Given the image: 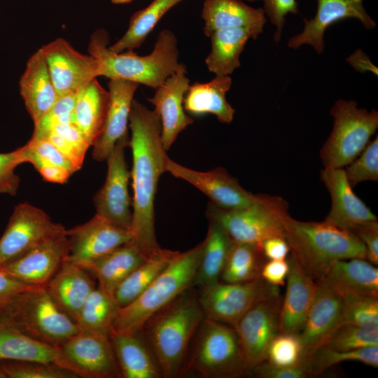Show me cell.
Here are the masks:
<instances>
[{"label": "cell", "instance_id": "680465c9", "mask_svg": "<svg viewBox=\"0 0 378 378\" xmlns=\"http://www.w3.org/2000/svg\"><path fill=\"white\" fill-rule=\"evenodd\" d=\"M50 141L61 153L71 160L80 169L85 156L80 154L70 143L59 134L51 131L46 138Z\"/></svg>", "mask_w": 378, "mask_h": 378}, {"label": "cell", "instance_id": "db71d44e", "mask_svg": "<svg viewBox=\"0 0 378 378\" xmlns=\"http://www.w3.org/2000/svg\"><path fill=\"white\" fill-rule=\"evenodd\" d=\"M34 286L0 270V311L15 296Z\"/></svg>", "mask_w": 378, "mask_h": 378}, {"label": "cell", "instance_id": "8992f818", "mask_svg": "<svg viewBox=\"0 0 378 378\" xmlns=\"http://www.w3.org/2000/svg\"><path fill=\"white\" fill-rule=\"evenodd\" d=\"M0 312L25 334L57 347L80 330L46 286L19 293Z\"/></svg>", "mask_w": 378, "mask_h": 378}, {"label": "cell", "instance_id": "9c48e42d", "mask_svg": "<svg viewBox=\"0 0 378 378\" xmlns=\"http://www.w3.org/2000/svg\"><path fill=\"white\" fill-rule=\"evenodd\" d=\"M288 213V204L283 198L258 195L253 204L240 209H225L211 203L206 214L209 220L220 224L233 241L253 244L260 249L266 239L284 237L283 219Z\"/></svg>", "mask_w": 378, "mask_h": 378}, {"label": "cell", "instance_id": "f1b7e54d", "mask_svg": "<svg viewBox=\"0 0 378 378\" xmlns=\"http://www.w3.org/2000/svg\"><path fill=\"white\" fill-rule=\"evenodd\" d=\"M85 269L66 260L45 286L62 309L76 322L94 283Z\"/></svg>", "mask_w": 378, "mask_h": 378}, {"label": "cell", "instance_id": "7bdbcfd3", "mask_svg": "<svg viewBox=\"0 0 378 378\" xmlns=\"http://www.w3.org/2000/svg\"><path fill=\"white\" fill-rule=\"evenodd\" d=\"M5 378H77L75 372L62 367L35 362L0 361Z\"/></svg>", "mask_w": 378, "mask_h": 378}, {"label": "cell", "instance_id": "d6a6232c", "mask_svg": "<svg viewBox=\"0 0 378 378\" xmlns=\"http://www.w3.org/2000/svg\"><path fill=\"white\" fill-rule=\"evenodd\" d=\"M258 34L243 27H231L214 31L210 36L211 51L205 59L208 70L216 76H230L240 66V55L249 38Z\"/></svg>", "mask_w": 378, "mask_h": 378}, {"label": "cell", "instance_id": "7dc6e473", "mask_svg": "<svg viewBox=\"0 0 378 378\" xmlns=\"http://www.w3.org/2000/svg\"><path fill=\"white\" fill-rule=\"evenodd\" d=\"M22 148L24 152L45 162L64 168L71 174L79 169L47 139H30Z\"/></svg>", "mask_w": 378, "mask_h": 378}, {"label": "cell", "instance_id": "d590c367", "mask_svg": "<svg viewBox=\"0 0 378 378\" xmlns=\"http://www.w3.org/2000/svg\"><path fill=\"white\" fill-rule=\"evenodd\" d=\"M178 252L161 248L134 270L113 293L119 307L127 305L137 298Z\"/></svg>", "mask_w": 378, "mask_h": 378}, {"label": "cell", "instance_id": "4fadbf2b", "mask_svg": "<svg viewBox=\"0 0 378 378\" xmlns=\"http://www.w3.org/2000/svg\"><path fill=\"white\" fill-rule=\"evenodd\" d=\"M59 348L76 367L80 377L113 378L120 374L110 335L80 330Z\"/></svg>", "mask_w": 378, "mask_h": 378}, {"label": "cell", "instance_id": "7c38bea8", "mask_svg": "<svg viewBox=\"0 0 378 378\" xmlns=\"http://www.w3.org/2000/svg\"><path fill=\"white\" fill-rule=\"evenodd\" d=\"M129 140L125 139L118 141L106 158V180L94 196L93 203L97 215L131 231L132 200L128 188L130 172L125 158V148L128 146Z\"/></svg>", "mask_w": 378, "mask_h": 378}, {"label": "cell", "instance_id": "277c9868", "mask_svg": "<svg viewBox=\"0 0 378 378\" xmlns=\"http://www.w3.org/2000/svg\"><path fill=\"white\" fill-rule=\"evenodd\" d=\"M186 291L150 317L141 330L163 377H174L183 370L190 342L205 317L198 298Z\"/></svg>", "mask_w": 378, "mask_h": 378}, {"label": "cell", "instance_id": "83f0119b", "mask_svg": "<svg viewBox=\"0 0 378 378\" xmlns=\"http://www.w3.org/2000/svg\"><path fill=\"white\" fill-rule=\"evenodd\" d=\"M324 283L342 297L363 295L378 298V270L365 258L335 262L323 277Z\"/></svg>", "mask_w": 378, "mask_h": 378}, {"label": "cell", "instance_id": "f35d334b", "mask_svg": "<svg viewBox=\"0 0 378 378\" xmlns=\"http://www.w3.org/2000/svg\"><path fill=\"white\" fill-rule=\"evenodd\" d=\"M119 309L113 295L99 286L95 287L82 306L76 323L80 330H97L110 335Z\"/></svg>", "mask_w": 378, "mask_h": 378}, {"label": "cell", "instance_id": "d4e9b609", "mask_svg": "<svg viewBox=\"0 0 378 378\" xmlns=\"http://www.w3.org/2000/svg\"><path fill=\"white\" fill-rule=\"evenodd\" d=\"M289 270L286 290L279 313V330L299 334L314 301L317 282L290 254L287 258Z\"/></svg>", "mask_w": 378, "mask_h": 378}, {"label": "cell", "instance_id": "52a82bcc", "mask_svg": "<svg viewBox=\"0 0 378 378\" xmlns=\"http://www.w3.org/2000/svg\"><path fill=\"white\" fill-rule=\"evenodd\" d=\"M188 365L205 378L250 374L237 333L228 325L204 317Z\"/></svg>", "mask_w": 378, "mask_h": 378}, {"label": "cell", "instance_id": "f5cc1de1", "mask_svg": "<svg viewBox=\"0 0 378 378\" xmlns=\"http://www.w3.org/2000/svg\"><path fill=\"white\" fill-rule=\"evenodd\" d=\"M364 244L366 260L374 265L378 264V222L368 221L355 227L351 231Z\"/></svg>", "mask_w": 378, "mask_h": 378}, {"label": "cell", "instance_id": "4dcf8cb0", "mask_svg": "<svg viewBox=\"0 0 378 378\" xmlns=\"http://www.w3.org/2000/svg\"><path fill=\"white\" fill-rule=\"evenodd\" d=\"M109 93L94 78L79 88L75 94L74 123L90 146L99 136L109 105Z\"/></svg>", "mask_w": 378, "mask_h": 378}, {"label": "cell", "instance_id": "7402d4cb", "mask_svg": "<svg viewBox=\"0 0 378 378\" xmlns=\"http://www.w3.org/2000/svg\"><path fill=\"white\" fill-rule=\"evenodd\" d=\"M139 84L123 79H109V105L102 130L92 145V156L102 162L106 160L115 144L129 139L130 115L134 93Z\"/></svg>", "mask_w": 378, "mask_h": 378}, {"label": "cell", "instance_id": "484cf974", "mask_svg": "<svg viewBox=\"0 0 378 378\" xmlns=\"http://www.w3.org/2000/svg\"><path fill=\"white\" fill-rule=\"evenodd\" d=\"M19 88L26 109L36 125L59 97L45 57L39 49L28 59L20 78Z\"/></svg>", "mask_w": 378, "mask_h": 378}, {"label": "cell", "instance_id": "4316f807", "mask_svg": "<svg viewBox=\"0 0 378 378\" xmlns=\"http://www.w3.org/2000/svg\"><path fill=\"white\" fill-rule=\"evenodd\" d=\"M201 17L207 37L216 30L231 27L248 28L259 35L267 22L263 8L251 7L241 0H205Z\"/></svg>", "mask_w": 378, "mask_h": 378}, {"label": "cell", "instance_id": "603a6c76", "mask_svg": "<svg viewBox=\"0 0 378 378\" xmlns=\"http://www.w3.org/2000/svg\"><path fill=\"white\" fill-rule=\"evenodd\" d=\"M320 178L331 198L330 209L324 221L351 232L360 224L377 220L353 191L344 168L324 167L321 170Z\"/></svg>", "mask_w": 378, "mask_h": 378}, {"label": "cell", "instance_id": "bcb514c9", "mask_svg": "<svg viewBox=\"0 0 378 378\" xmlns=\"http://www.w3.org/2000/svg\"><path fill=\"white\" fill-rule=\"evenodd\" d=\"M76 93L59 96L50 111L34 125L31 139H46L55 125L74 122Z\"/></svg>", "mask_w": 378, "mask_h": 378}, {"label": "cell", "instance_id": "ab89813d", "mask_svg": "<svg viewBox=\"0 0 378 378\" xmlns=\"http://www.w3.org/2000/svg\"><path fill=\"white\" fill-rule=\"evenodd\" d=\"M350 360L360 362L377 368L378 346L351 351H337L323 346L312 356L309 360V365L312 375L314 377L337 363Z\"/></svg>", "mask_w": 378, "mask_h": 378}, {"label": "cell", "instance_id": "8fae6325", "mask_svg": "<svg viewBox=\"0 0 378 378\" xmlns=\"http://www.w3.org/2000/svg\"><path fill=\"white\" fill-rule=\"evenodd\" d=\"M66 230L42 209L28 202L16 205L0 238V265L50 238L65 234Z\"/></svg>", "mask_w": 378, "mask_h": 378}, {"label": "cell", "instance_id": "3957f363", "mask_svg": "<svg viewBox=\"0 0 378 378\" xmlns=\"http://www.w3.org/2000/svg\"><path fill=\"white\" fill-rule=\"evenodd\" d=\"M283 226L291 254L318 281L338 260L366 259L365 247L355 234L326 221H301L288 213Z\"/></svg>", "mask_w": 378, "mask_h": 378}, {"label": "cell", "instance_id": "44dd1931", "mask_svg": "<svg viewBox=\"0 0 378 378\" xmlns=\"http://www.w3.org/2000/svg\"><path fill=\"white\" fill-rule=\"evenodd\" d=\"M69 254L65 234L50 238L21 256L0 265V270L31 286H45Z\"/></svg>", "mask_w": 378, "mask_h": 378}, {"label": "cell", "instance_id": "d6986e66", "mask_svg": "<svg viewBox=\"0 0 378 378\" xmlns=\"http://www.w3.org/2000/svg\"><path fill=\"white\" fill-rule=\"evenodd\" d=\"M347 18L360 20L368 29L376 27L375 22L366 12L363 0H317V10L315 16L307 20L304 26L298 34L290 38L288 46L298 49L302 45H311L318 54L324 50V33L332 24Z\"/></svg>", "mask_w": 378, "mask_h": 378}, {"label": "cell", "instance_id": "ee69618b", "mask_svg": "<svg viewBox=\"0 0 378 378\" xmlns=\"http://www.w3.org/2000/svg\"><path fill=\"white\" fill-rule=\"evenodd\" d=\"M325 346L337 351H351L378 346V330H369L344 323L336 330Z\"/></svg>", "mask_w": 378, "mask_h": 378}, {"label": "cell", "instance_id": "ba28073f", "mask_svg": "<svg viewBox=\"0 0 378 378\" xmlns=\"http://www.w3.org/2000/svg\"><path fill=\"white\" fill-rule=\"evenodd\" d=\"M354 100L335 102L330 110L332 130L320 150L324 167L344 168L354 160L370 142L378 127V112L358 108Z\"/></svg>", "mask_w": 378, "mask_h": 378}, {"label": "cell", "instance_id": "74e56055", "mask_svg": "<svg viewBox=\"0 0 378 378\" xmlns=\"http://www.w3.org/2000/svg\"><path fill=\"white\" fill-rule=\"evenodd\" d=\"M265 258L255 245L233 241L220 279L225 283H244L260 277Z\"/></svg>", "mask_w": 378, "mask_h": 378}, {"label": "cell", "instance_id": "94428289", "mask_svg": "<svg viewBox=\"0 0 378 378\" xmlns=\"http://www.w3.org/2000/svg\"><path fill=\"white\" fill-rule=\"evenodd\" d=\"M0 378H5V376L1 369V367H0Z\"/></svg>", "mask_w": 378, "mask_h": 378}, {"label": "cell", "instance_id": "1f68e13d", "mask_svg": "<svg viewBox=\"0 0 378 378\" xmlns=\"http://www.w3.org/2000/svg\"><path fill=\"white\" fill-rule=\"evenodd\" d=\"M146 258L130 240L83 268L96 276L99 287L113 295L120 283Z\"/></svg>", "mask_w": 378, "mask_h": 378}, {"label": "cell", "instance_id": "9a60e30c", "mask_svg": "<svg viewBox=\"0 0 378 378\" xmlns=\"http://www.w3.org/2000/svg\"><path fill=\"white\" fill-rule=\"evenodd\" d=\"M46 61L58 97L76 91L99 76L97 60L74 49L64 38H58L39 48Z\"/></svg>", "mask_w": 378, "mask_h": 378}, {"label": "cell", "instance_id": "836d02e7", "mask_svg": "<svg viewBox=\"0 0 378 378\" xmlns=\"http://www.w3.org/2000/svg\"><path fill=\"white\" fill-rule=\"evenodd\" d=\"M120 374L125 378H158L161 371L155 357L137 332L110 334Z\"/></svg>", "mask_w": 378, "mask_h": 378}, {"label": "cell", "instance_id": "ffe728a7", "mask_svg": "<svg viewBox=\"0 0 378 378\" xmlns=\"http://www.w3.org/2000/svg\"><path fill=\"white\" fill-rule=\"evenodd\" d=\"M186 66L169 76L155 89L154 95L148 99L154 106L162 124L161 140L168 150L178 134L192 125L193 119L183 108V98L190 85Z\"/></svg>", "mask_w": 378, "mask_h": 378}, {"label": "cell", "instance_id": "f907efd6", "mask_svg": "<svg viewBox=\"0 0 378 378\" xmlns=\"http://www.w3.org/2000/svg\"><path fill=\"white\" fill-rule=\"evenodd\" d=\"M251 374L260 378H307L312 377L309 363L295 366H278L264 361L253 368Z\"/></svg>", "mask_w": 378, "mask_h": 378}, {"label": "cell", "instance_id": "9f6ffc18", "mask_svg": "<svg viewBox=\"0 0 378 378\" xmlns=\"http://www.w3.org/2000/svg\"><path fill=\"white\" fill-rule=\"evenodd\" d=\"M52 131L62 136L84 156L89 147L91 146L74 122L57 124L54 126Z\"/></svg>", "mask_w": 378, "mask_h": 378}, {"label": "cell", "instance_id": "6da1fadb", "mask_svg": "<svg viewBox=\"0 0 378 378\" xmlns=\"http://www.w3.org/2000/svg\"><path fill=\"white\" fill-rule=\"evenodd\" d=\"M129 127L128 146L132 153V240L148 258L161 248L155 234L154 201L168 156L161 140L160 118L154 109L134 99Z\"/></svg>", "mask_w": 378, "mask_h": 378}, {"label": "cell", "instance_id": "f546056e", "mask_svg": "<svg viewBox=\"0 0 378 378\" xmlns=\"http://www.w3.org/2000/svg\"><path fill=\"white\" fill-rule=\"evenodd\" d=\"M231 85L230 76H216L209 82L190 85L183 98L185 111L195 116L212 114L219 122L230 123L235 110L225 95Z\"/></svg>", "mask_w": 378, "mask_h": 378}, {"label": "cell", "instance_id": "f6af8a7d", "mask_svg": "<svg viewBox=\"0 0 378 378\" xmlns=\"http://www.w3.org/2000/svg\"><path fill=\"white\" fill-rule=\"evenodd\" d=\"M344 169L346 179L352 188L365 181L378 180V136L369 142L360 154Z\"/></svg>", "mask_w": 378, "mask_h": 378}, {"label": "cell", "instance_id": "e0dca14e", "mask_svg": "<svg viewBox=\"0 0 378 378\" xmlns=\"http://www.w3.org/2000/svg\"><path fill=\"white\" fill-rule=\"evenodd\" d=\"M342 324V297L324 283L317 281L314 301L299 333L304 360L309 363L315 351L325 346Z\"/></svg>", "mask_w": 378, "mask_h": 378}, {"label": "cell", "instance_id": "e575fe53", "mask_svg": "<svg viewBox=\"0 0 378 378\" xmlns=\"http://www.w3.org/2000/svg\"><path fill=\"white\" fill-rule=\"evenodd\" d=\"M233 241L220 224L210 220L192 286L203 288L220 281Z\"/></svg>", "mask_w": 378, "mask_h": 378}, {"label": "cell", "instance_id": "ac0fdd59", "mask_svg": "<svg viewBox=\"0 0 378 378\" xmlns=\"http://www.w3.org/2000/svg\"><path fill=\"white\" fill-rule=\"evenodd\" d=\"M165 172L196 187L209 197L213 204L221 209L244 208L253 204L257 198L258 195L246 190L222 167L199 172L184 167L168 157Z\"/></svg>", "mask_w": 378, "mask_h": 378}, {"label": "cell", "instance_id": "7a4b0ae2", "mask_svg": "<svg viewBox=\"0 0 378 378\" xmlns=\"http://www.w3.org/2000/svg\"><path fill=\"white\" fill-rule=\"evenodd\" d=\"M108 32L99 29L92 34L88 44L89 54L99 63V76L127 80L155 90L184 66L178 62L177 38L169 29L158 34L152 52L144 56L133 50L114 52L108 47Z\"/></svg>", "mask_w": 378, "mask_h": 378}, {"label": "cell", "instance_id": "30bf717a", "mask_svg": "<svg viewBox=\"0 0 378 378\" xmlns=\"http://www.w3.org/2000/svg\"><path fill=\"white\" fill-rule=\"evenodd\" d=\"M277 295L279 288L260 277L244 283L219 281L201 288L198 300L206 318L234 328L254 305Z\"/></svg>", "mask_w": 378, "mask_h": 378}, {"label": "cell", "instance_id": "6f0895ef", "mask_svg": "<svg viewBox=\"0 0 378 378\" xmlns=\"http://www.w3.org/2000/svg\"><path fill=\"white\" fill-rule=\"evenodd\" d=\"M264 257L268 260L286 259L290 248L284 237H272L262 241L260 248Z\"/></svg>", "mask_w": 378, "mask_h": 378}, {"label": "cell", "instance_id": "b9f144b4", "mask_svg": "<svg viewBox=\"0 0 378 378\" xmlns=\"http://www.w3.org/2000/svg\"><path fill=\"white\" fill-rule=\"evenodd\" d=\"M266 361L278 366L307 363L303 359L299 334L279 332L269 345Z\"/></svg>", "mask_w": 378, "mask_h": 378}, {"label": "cell", "instance_id": "5bb4252c", "mask_svg": "<svg viewBox=\"0 0 378 378\" xmlns=\"http://www.w3.org/2000/svg\"><path fill=\"white\" fill-rule=\"evenodd\" d=\"M281 301V295H277L259 302L234 328L250 371L266 360L269 345L280 332Z\"/></svg>", "mask_w": 378, "mask_h": 378}, {"label": "cell", "instance_id": "681fc988", "mask_svg": "<svg viewBox=\"0 0 378 378\" xmlns=\"http://www.w3.org/2000/svg\"><path fill=\"white\" fill-rule=\"evenodd\" d=\"M20 164L18 148L9 153H0V194L15 195L20 186V177L15 170Z\"/></svg>", "mask_w": 378, "mask_h": 378}, {"label": "cell", "instance_id": "5b68a950", "mask_svg": "<svg viewBox=\"0 0 378 378\" xmlns=\"http://www.w3.org/2000/svg\"><path fill=\"white\" fill-rule=\"evenodd\" d=\"M202 248L203 241L178 252L137 298L120 307L110 334L138 332L150 317L188 290L192 286Z\"/></svg>", "mask_w": 378, "mask_h": 378}, {"label": "cell", "instance_id": "8d00e7d4", "mask_svg": "<svg viewBox=\"0 0 378 378\" xmlns=\"http://www.w3.org/2000/svg\"><path fill=\"white\" fill-rule=\"evenodd\" d=\"M186 0H153L146 7L134 13L124 35L109 46L114 52L139 48L160 20L174 6Z\"/></svg>", "mask_w": 378, "mask_h": 378}, {"label": "cell", "instance_id": "11a10c76", "mask_svg": "<svg viewBox=\"0 0 378 378\" xmlns=\"http://www.w3.org/2000/svg\"><path fill=\"white\" fill-rule=\"evenodd\" d=\"M288 270L289 264L287 258L268 260L263 264L260 277L268 284L279 287L286 284Z\"/></svg>", "mask_w": 378, "mask_h": 378}, {"label": "cell", "instance_id": "91938a15", "mask_svg": "<svg viewBox=\"0 0 378 378\" xmlns=\"http://www.w3.org/2000/svg\"><path fill=\"white\" fill-rule=\"evenodd\" d=\"M133 0H111V3L114 4H123L131 2Z\"/></svg>", "mask_w": 378, "mask_h": 378}, {"label": "cell", "instance_id": "2e32d148", "mask_svg": "<svg viewBox=\"0 0 378 378\" xmlns=\"http://www.w3.org/2000/svg\"><path fill=\"white\" fill-rule=\"evenodd\" d=\"M66 235L69 254L65 260L81 267L132 239L130 230L97 214L88 222L66 230Z\"/></svg>", "mask_w": 378, "mask_h": 378}, {"label": "cell", "instance_id": "816d5d0a", "mask_svg": "<svg viewBox=\"0 0 378 378\" xmlns=\"http://www.w3.org/2000/svg\"><path fill=\"white\" fill-rule=\"evenodd\" d=\"M22 163H31L46 181L63 184L67 182L71 174L64 168L45 162L36 157L24 152L22 147L18 148Z\"/></svg>", "mask_w": 378, "mask_h": 378}, {"label": "cell", "instance_id": "60d3db41", "mask_svg": "<svg viewBox=\"0 0 378 378\" xmlns=\"http://www.w3.org/2000/svg\"><path fill=\"white\" fill-rule=\"evenodd\" d=\"M344 323L378 330V298L363 295L342 296Z\"/></svg>", "mask_w": 378, "mask_h": 378}, {"label": "cell", "instance_id": "cb8c5ba5", "mask_svg": "<svg viewBox=\"0 0 378 378\" xmlns=\"http://www.w3.org/2000/svg\"><path fill=\"white\" fill-rule=\"evenodd\" d=\"M3 360L55 365L80 377L76 367L59 347L29 336L0 312V361Z\"/></svg>", "mask_w": 378, "mask_h": 378}, {"label": "cell", "instance_id": "c3c4849f", "mask_svg": "<svg viewBox=\"0 0 378 378\" xmlns=\"http://www.w3.org/2000/svg\"><path fill=\"white\" fill-rule=\"evenodd\" d=\"M248 2L262 1L265 15L269 17L271 22L276 26L274 40L278 43L281 39L282 29L286 16L289 14H298V3L297 0H244Z\"/></svg>", "mask_w": 378, "mask_h": 378}]
</instances>
